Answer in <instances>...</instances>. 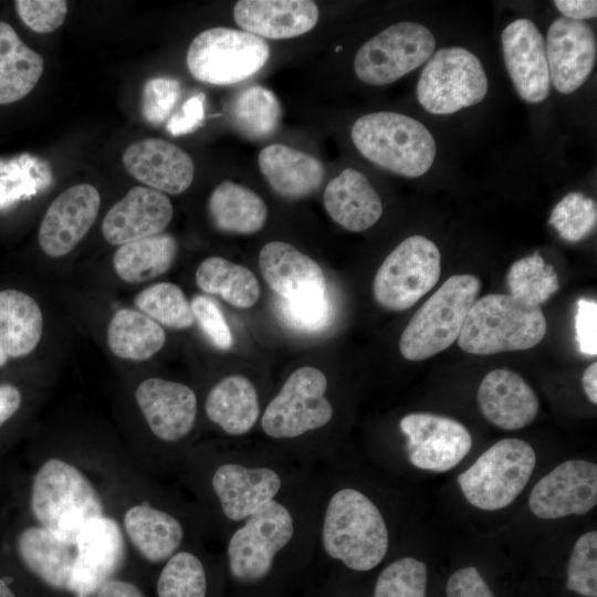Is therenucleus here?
I'll use <instances>...</instances> for the list:
<instances>
[{
    "label": "nucleus",
    "instance_id": "f257e3e1",
    "mask_svg": "<svg viewBox=\"0 0 597 597\" xmlns=\"http://www.w3.org/2000/svg\"><path fill=\"white\" fill-rule=\"evenodd\" d=\"M323 486L318 467L228 533L222 559L234 584L263 586L316 557Z\"/></svg>",
    "mask_w": 597,
    "mask_h": 597
},
{
    "label": "nucleus",
    "instance_id": "f03ea898",
    "mask_svg": "<svg viewBox=\"0 0 597 597\" xmlns=\"http://www.w3.org/2000/svg\"><path fill=\"white\" fill-rule=\"evenodd\" d=\"M182 468L199 500V510L222 541L232 528L315 470L268 443L190 450Z\"/></svg>",
    "mask_w": 597,
    "mask_h": 597
},
{
    "label": "nucleus",
    "instance_id": "7ed1b4c3",
    "mask_svg": "<svg viewBox=\"0 0 597 597\" xmlns=\"http://www.w3.org/2000/svg\"><path fill=\"white\" fill-rule=\"evenodd\" d=\"M322 467L324 486L318 515L316 556L358 573L387 557L389 526L379 504L343 478L332 461Z\"/></svg>",
    "mask_w": 597,
    "mask_h": 597
},
{
    "label": "nucleus",
    "instance_id": "20e7f679",
    "mask_svg": "<svg viewBox=\"0 0 597 597\" xmlns=\"http://www.w3.org/2000/svg\"><path fill=\"white\" fill-rule=\"evenodd\" d=\"M327 376L318 368L295 369L265 405L260 430L266 443L308 469L336 457L327 431L336 419Z\"/></svg>",
    "mask_w": 597,
    "mask_h": 597
},
{
    "label": "nucleus",
    "instance_id": "39448f33",
    "mask_svg": "<svg viewBox=\"0 0 597 597\" xmlns=\"http://www.w3.org/2000/svg\"><path fill=\"white\" fill-rule=\"evenodd\" d=\"M29 504L36 525L71 545L88 520L107 514L92 479L60 457L48 458L38 467Z\"/></svg>",
    "mask_w": 597,
    "mask_h": 597
},
{
    "label": "nucleus",
    "instance_id": "423d86ee",
    "mask_svg": "<svg viewBox=\"0 0 597 597\" xmlns=\"http://www.w3.org/2000/svg\"><path fill=\"white\" fill-rule=\"evenodd\" d=\"M546 331L541 306L510 294H489L476 298L471 306L458 344L474 355L524 350L537 345Z\"/></svg>",
    "mask_w": 597,
    "mask_h": 597
},
{
    "label": "nucleus",
    "instance_id": "0eeeda50",
    "mask_svg": "<svg viewBox=\"0 0 597 597\" xmlns=\"http://www.w3.org/2000/svg\"><path fill=\"white\" fill-rule=\"evenodd\" d=\"M358 151L390 172L416 178L433 164L437 148L428 128L396 112H375L359 117L350 132Z\"/></svg>",
    "mask_w": 597,
    "mask_h": 597
},
{
    "label": "nucleus",
    "instance_id": "6e6552de",
    "mask_svg": "<svg viewBox=\"0 0 597 597\" xmlns=\"http://www.w3.org/2000/svg\"><path fill=\"white\" fill-rule=\"evenodd\" d=\"M127 544L147 563L164 564L181 547L213 531L199 507L159 493L129 504L119 521Z\"/></svg>",
    "mask_w": 597,
    "mask_h": 597
},
{
    "label": "nucleus",
    "instance_id": "1a4fd4ad",
    "mask_svg": "<svg viewBox=\"0 0 597 597\" xmlns=\"http://www.w3.org/2000/svg\"><path fill=\"white\" fill-rule=\"evenodd\" d=\"M480 291L472 274H455L417 310L400 341L399 349L408 360L427 359L453 344Z\"/></svg>",
    "mask_w": 597,
    "mask_h": 597
},
{
    "label": "nucleus",
    "instance_id": "9d476101",
    "mask_svg": "<svg viewBox=\"0 0 597 597\" xmlns=\"http://www.w3.org/2000/svg\"><path fill=\"white\" fill-rule=\"evenodd\" d=\"M535 463V451L526 441L502 439L459 474L458 483L471 505L484 511L501 510L524 490Z\"/></svg>",
    "mask_w": 597,
    "mask_h": 597
},
{
    "label": "nucleus",
    "instance_id": "9b49d317",
    "mask_svg": "<svg viewBox=\"0 0 597 597\" xmlns=\"http://www.w3.org/2000/svg\"><path fill=\"white\" fill-rule=\"evenodd\" d=\"M269 56L270 48L264 39L220 27L199 33L189 45L186 61L196 80L231 85L259 72Z\"/></svg>",
    "mask_w": 597,
    "mask_h": 597
},
{
    "label": "nucleus",
    "instance_id": "f8f14e48",
    "mask_svg": "<svg viewBox=\"0 0 597 597\" xmlns=\"http://www.w3.org/2000/svg\"><path fill=\"white\" fill-rule=\"evenodd\" d=\"M488 93L481 61L461 46L434 52L421 71L417 98L429 113L448 115L480 103Z\"/></svg>",
    "mask_w": 597,
    "mask_h": 597
},
{
    "label": "nucleus",
    "instance_id": "ddd939ff",
    "mask_svg": "<svg viewBox=\"0 0 597 597\" xmlns=\"http://www.w3.org/2000/svg\"><path fill=\"white\" fill-rule=\"evenodd\" d=\"M440 273L438 247L423 235H411L400 242L377 270L374 297L386 310L405 311L437 284Z\"/></svg>",
    "mask_w": 597,
    "mask_h": 597
},
{
    "label": "nucleus",
    "instance_id": "4468645a",
    "mask_svg": "<svg viewBox=\"0 0 597 597\" xmlns=\"http://www.w3.org/2000/svg\"><path fill=\"white\" fill-rule=\"evenodd\" d=\"M436 48L432 32L417 22H399L364 43L354 60L366 84H390L425 63Z\"/></svg>",
    "mask_w": 597,
    "mask_h": 597
},
{
    "label": "nucleus",
    "instance_id": "2eb2a0df",
    "mask_svg": "<svg viewBox=\"0 0 597 597\" xmlns=\"http://www.w3.org/2000/svg\"><path fill=\"white\" fill-rule=\"evenodd\" d=\"M135 399L153 436L171 450L182 468L188 453L185 444L198 416V398L193 389L182 383L149 377L137 386Z\"/></svg>",
    "mask_w": 597,
    "mask_h": 597
},
{
    "label": "nucleus",
    "instance_id": "dca6fc26",
    "mask_svg": "<svg viewBox=\"0 0 597 597\" xmlns=\"http://www.w3.org/2000/svg\"><path fill=\"white\" fill-rule=\"evenodd\" d=\"M405 451L417 469L446 472L471 450L472 437L461 422L440 415L412 412L399 420Z\"/></svg>",
    "mask_w": 597,
    "mask_h": 597
},
{
    "label": "nucleus",
    "instance_id": "f3484780",
    "mask_svg": "<svg viewBox=\"0 0 597 597\" xmlns=\"http://www.w3.org/2000/svg\"><path fill=\"white\" fill-rule=\"evenodd\" d=\"M126 538L111 514L88 520L75 541V563L71 594L92 597L114 578L126 555Z\"/></svg>",
    "mask_w": 597,
    "mask_h": 597
},
{
    "label": "nucleus",
    "instance_id": "a211bd4d",
    "mask_svg": "<svg viewBox=\"0 0 597 597\" xmlns=\"http://www.w3.org/2000/svg\"><path fill=\"white\" fill-rule=\"evenodd\" d=\"M597 504V465L574 459L563 462L533 488L528 506L543 520L584 515Z\"/></svg>",
    "mask_w": 597,
    "mask_h": 597
},
{
    "label": "nucleus",
    "instance_id": "6ab92c4d",
    "mask_svg": "<svg viewBox=\"0 0 597 597\" xmlns=\"http://www.w3.org/2000/svg\"><path fill=\"white\" fill-rule=\"evenodd\" d=\"M545 48L551 83L562 94L578 90L595 67L596 35L584 21L556 19L547 30Z\"/></svg>",
    "mask_w": 597,
    "mask_h": 597
},
{
    "label": "nucleus",
    "instance_id": "aec40b11",
    "mask_svg": "<svg viewBox=\"0 0 597 597\" xmlns=\"http://www.w3.org/2000/svg\"><path fill=\"white\" fill-rule=\"evenodd\" d=\"M100 206V192L90 184L65 189L49 206L40 224L38 240L43 252L51 258L70 253L92 228Z\"/></svg>",
    "mask_w": 597,
    "mask_h": 597
},
{
    "label": "nucleus",
    "instance_id": "412c9836",
    "mask_svg": "<svg viewBox=\"0 0 597 597\" xmlns=\"http://www.w3.org/2000/svg\"><path fill=\"white\" fill-rule=\"evenodd\" d=\"M505 66L519 96L526 103H541L551 93L545 40L528 19L511 22L501 35Z\"/></svg>",
    "mask_w": 597,
    "mask_h": 597
},
{
    "label": "nucleus",
    "instance_id": "4be33fe9",
    "mask_svg": "<svg viewBox=\"0 0 597 597\" xmlns=\"http://www.w3.org/2000/svg\"><path fill=\"white\" fill-rule=\"evenodd\" d=\"M122 160L130 176L163 193L186 191L195 176L191 157L177 145L160 138H146L129 145Z\"/></svg>",
    "mask_w": 597,
    "mask_h": 597
},
{
    "label": "nucleus",
    "instance_id": "5701e85b",
    "mask_svg": "<svg viewBox=\"0 0 597 597\" xmlns=\"http://www.w3.org/2000/svg\"><path fill=\"white\" fill-rule=\"evenodd\" d=\"M172 214L174 208L166 195L137 186L111 207L103 220L102 232L108 243L122 245L161 233Z\"/></svg>",
    "mask_w": 597,
    "mask_h": 597
},
{
    "label": "nucleus",
    "instance_id": "b1692460",
    "mask_svg": "<svg viewBox=\"0 0 597 597\" xmlns=\"http://www.w3.org/2000/svg\"><path fill=\"white\" fill-rule=\"evenodd\" d=\"M259 266L269 287L284 301L326 295L321 266L290 243L268 242L260 251Z\"/></svg>",
    "mask_w": 597,
    "mask_h": 597
},
{
    "label": "nucleus",
    "instance_id": "393cba45",
    "mask_svg": "<svg viewBox=\"0 0 597 597\" xmlns=\"http://www.w3.org/2000/svg\"><path fill=\"white\" fill-rule=\"evenodd\" d=\"M476 400L483 416L504 430L528 426L540 408L531 386L509 369H494L486 374L479 386Z\"/></svg>",
    "mask_w": 597,
    "mask_h": 597
},
{
    "label": "nucleus",
    "instance_id": "a878e982",
    "mask_svg": "<svg viewBox=\"0 0 597 597\" xmlns=\"http://www.w3.org/2000/svg\"><path fill=\"white\" fill-rule=\"evenodd\" d=\"M263 409L258 387L240 374L221 378L209 389L203 402L207 419L230 438L250 433L259 425Z\"/></svg>",
    "mask_w": 597,
    "mask_h": 597
},
{
    "label": "nucleus",
    "instance_id": "bb28decb",
    "mask_svg": "<svg viewBox=\"0 0 597 597\" xmlns=\"http://www.w3.org/2000/svg\"><path fill=\"white\" fill-rule=\"evenodd\" d=\"M233 17L245 32L280 40L312 30L318 20V8L311 0H240Z\"/></svg>",
    "mask_w": 597,
    "mask_h": 597
},
{
    "label": "nucleus",
    "instance_id": "cd10ccee",
    "mask_svg": "<svg viewBox=\"0 0 597 597\" xmlns=\"http://www.w3.org/2000/svg\"><path fill=\"white\" fill-rule=\"evenodd\" d=\"M329 217L348 231L359 232L374 226L383 214V203L368 178L346 168L332 179L324 191Z\"/></svg>",
    "mask_w": 597,
    "mask_h": 597
},
{
    "label": "nucleus",
    "instance_id": "c85d7f7f",
    "mask_svg": "<svg viewBox=\"0 0 597 597\" xmlns=\"http://www.w3.org/2000/svg\"><path fill=\"white\" fill-rule=\"evenodd\" d=\"M258 163L272 190L287 199L310 196L325 177V168L317 158L284 144L264 147Z\"/></svg>",
    "mask_w": 597,
    "mask_h": 597
},
{
    "label": "nucleus",
    "instance_id": "c756f323",
    "mask_svg": "<svg viewBox=\"0 0 597 597\" xmlns=\"http://www.w3.org/2000/svg\"><path fill=\"white\" fill-rule=\"evenodd\" d=\"M15 548L23 565L51 588L71 591L75 546L35 523L17 536Z\"/></svg>",
    "mask_w": 597,
    "mask_h": 597
},
{
    "label": "nucleus",
    "instance_id": "7c9ffc66",
    "mask_svg": "<svg viewBox=\"0 0 597 597\" xmlns=\"http://www.w3.org/2000/svg\"><path fill=\"white\" fill-rule=\"evenodd\" d=\"M208 212L218 230L238 234L258 232L268 218L263 199L250 188L230 180L213 189L208 200Z\"/></svg>",
    "mask_w": 597,
    "mask_h": 597
},
{
    "label": "nucleus",
    "instance_id": "2f4dec72",
    "mask_svg": "<svg viewBox=\"0 0 597 597\" xmlns=\"http://www.w3.org/2000/svg\"><path fill=\"white\" fill-rule=\"evenodd\" d=\"M42 331V312L32 296L13 289L0 291V348L8 357L32 353Z\"/></svg>",
    "mask_w": 597,
    "mask_h": 597
},
{
    "label": "nucleus",
    "instance_id": "473e14b6",
    "mask_svg": "<svg viewBox=\"0 0 597 597\" xmlns=\"http://www.w3.org/2000/svg\"><path fill=\"white\" fill-rule=\"evenodd\" d=\"M43 71V57L29 48L9 23L0 21V105L27 96Z\"/></svg>",
    "mask_w": 597,
    "mask_h": 597
},
{
    "label": "nucleus",
    "instance_id": "72a5a7b5",
    "mask_svg": "<svg viewBox=\"0 0 597 597\" xmlns=\"http://www.w3.org/2000/svg\"><path fill=\"white\" fill-rule=\"evenodd\" d=\"M176 239L166 233L119 245L113 258L116 274L125 282L140 283L167 272L177 254Z\"/></svg>",
    "mask_w": 597,
    "mask_h": 597
},
{
    "label": "nucleus",
    "instance_id": "f704fd0d",
    "mask_svg": "<svg viewBox=\"0 0 597 597\" xmlns=\"http://www.w3.org/2000/svg\"><path fill=\"white\" fill-rule=\"evenodd\" d=\"M163 327L133 308L117 311L107 327V345L117 357L134 362L149 359L165 345Z\"/></svg>",
    "mask_w": 597,
    "mask_h": 597
},
{
    "label": "nucleus",
    "instance_id": "c9c22d12",
    "mask_svg": "<svg viewBox=\"0 0 597 597\" xmlns=\"http://www.w3.org/2000/svg\"><path fill=\"white\" fill-rule=\"evenodd\" d=\"M201 541L181 547L161 566L156 591L158 597H208L209 556Z\"/></svg>",
    "mask_w": 597,
    "mask_h": 597
},
{
    "label": "nucleus",
    "instance_id": "e433bc0d",
    "mask_svg": "<svg viewBox=\"0 0 597 597\" xmlns=\"http://www.w3.org/2000/svg\"><path fill=\"white\" fill-rule=\"evenodd\" d=\"M196 283L201 291L219 295L238 308L253 306L261 295L260 283L250 269L221 256H209L199 264Z\"/></svg>",
    "mask_w": 597,
    "mask_h": 597
},
{
    "label": "nucleus",
    "instance_id": "4c0bfd02",
    "mask_svg": "<svg viewBox=\"0 0 597 597\" xmlns=\"http://www.w3.org/2000/svg\"><path fill=\"white\" fill-rule=\"evenodd\" d=\"M281 116V105L274 93L260 85L241 91L229 107L232 126L250 139H265L273 135Z\"/></svg>",
    "mask_w": 597,
    "mask_h": 597
},
{
    "label": "nucleus",
    "instance_id": "58836bf2",
    "mask_svg": "<svg viewBox=\"0 0 597 597\" xmlns=\"http://www.w3.org/2000/svg\"><path fill=\"white\" fill-rule=\"evenodd\" d=\"M510 295L531 305L541 306L559 287L554 268L538 254L515 261L506 275Z\"/></svg>",
    "mask_w": 597,
    "mask_h": 597
},
{
    "label": "nucleus",
    "instance_id": "ea45409f",
    "mask_svg": "<svg viewBox=\"0 0 597 597\" xmlns=\"http://www.w3.org/2000/svg\"><path fill=\"white\" fill-rule=\"evenodd\" d=\"M135 305L158 324L184 329L195 323L190 302L182 290L169 282L156 283L139 292Z\"/></svg>",
    "mask_w": 597,
    "mask_h": 597
},
{
    "label": "nucleus",
    "instance_id": "a19ab883",
    "mask_svg": "<svg viewBox=\"0 0 597 597\" xmlns=\"http://www.w3.org/2000/svg\"><path fill=\"white\" fill-rule=\"evenodd\" d=\"M427 565L410 556L392 561L378 575L373 597H426Z\"/></svg>",
    "mask_w": 597,
    "mask_h": 597
},
{
    "label": "nucleus",
    "instance_id": "79ce46f5",
    "mask_svg": "<svg viewBox=\"0 0 597 597\" xmlns=\"http://www.w3.org/2000/svg\"><path fill=\"white\" fill-rule=\"evenodd\" d=\"M548 222L564 240L580 241L596 227V202L582 192H570L554 207Z\"/></svg>",
    "mask_w": 597,
    "mask_h": 597
},
{
    "label": "nucleus",
    "instance_id": "37998d69",
    "mask_svg": "<svg viewBox=\"0 0 597 597\" xmlns=\"http://www.w3.org/2000/svg\"><path fill=\"white\" fill-rule=\"evenodd\" d=\"M566 587L584 597H597V532L582 535L567 564Z\"/></svg>",
    "mask_w": 597,
    "mask_h": 597
},
{
    "label": "nucleus",
    "instance_id": "c03bdc74",
    "mask_svg": "<svg viewBox=\"0 0 597 597\" xmlns=\"http://www.w3.org/2000/svg\"><path fill=\"white\" fill-rule=\"evenodd\" d=\"M180 83L171 77L147 80L142 94V114L147 123L160 126L171 116L180 96Z\"/></svg>",
    "mask_w": 597,
    "mask_h": 597
},
{
    "label": "nucleus",
    "instance_id": "a18cd8bd",
    "mask_svg": "<svg viewBox=\"0 0 597 597\" xmlns=\"http://www.w3.org/2000/svg\"><path fill=\"white\" fill-rule=\"evenodd\" d=\"M281 306L286 323L302 332L314 333L322 331L326 327L331 317L327 294L297 301H283Z\"/></svg>",
    "mask_w": 597,
    "mask_h": 597
},
{
    "label": "nucleus",
    "instance_id": "49530a36",
    "mask_svg": "<svg viewBox=\"0 0 597 597\" xmlns=\"http://www.w3.org/2000/svg\"><path fill=\"white\" fill-rule=\"evenodd\" d=\"M14 8L22 22L36 33H51L60 28L67 14L64 0H17Z\"/></svg>",
    "mask_w": 597,
    "mask_h": 597
},
{
    "label": "nucleus",
    "instance_id": "de8ad7c7",
    "mask_svg": "<svg viewBox=\"0 0 597 597\" xmlns=\"http://www.w3.org/2000/svg\"><path fill=\"white\" fill-rule=\"evenodd\" d=\"M195 322L213 346L228 350L233 344L230 327L218 304L205 295H196L190 302Z\"/></svg>",
    "mask_w": 597,
    "mask_h": 597
},
{
    "label": "nucleus",
    "instance_id": "09e8293b",
    "mask_svg": "<svg viewBox=\"0 0 597 597\" xmlns=\"http://www.w3.org/2000/svg\"><path fill=\"white\" fill-rule=\"evenodd\" d=\"M575 339L583 354L595 356L597 354V303L596 301L579 298L575 315Z\"/></svg>",
    "mask_w": 597,
    "mask_h": 597
},
{
    "label": "nucleus",
    "instance_id": "8fccbe9b",
    "mask_svg": "<svg viewBox=\"0 0 597 597\" xmlns=\"http://www.w3.org/2000/svg\"><path fill=\"white\" fill-rule=\"evenodd\" d=\"M202 93L195 94L184 102L180 109L171 114L166 123V130L172 136H181L197 130L205 121Z\"/></svg>",
    "mask_w": 597,
    "mask_h": 597
},
{
    "label": "nucleus",
    "instance_id": "3c124183",
    "mask_svg": "<svg viewBox=\"0 0 597 597\" xmlns=\"http://www.w3.org/2000/svg\"><path fill=\"white\" fill-rule=\"evenodd\" d=\"M447 597H494L478 569L468 566L454 572L446 586Z\"/></svg>",
    "mask_w": 597,
    "mask_h": 597
},
{
    "label": "nucleus",
    "instance_id": "603ef678",
    "mask_svg": "<svg viewBox=\"0 0 597 597\" xmlns=\"http://www.w3.org/2000/svg\"><path fill=\"white\" fill-rule=\"evenodd\" d=\"M554 4L564 18L570 20L584 21L597 15L595 0H556Z\"/></svg>",
    "mask_w": 597,
    "mask_h": 597
},
{
    "label": "nucleus",
    "instance_id": "864d4df0",
    "mask_svg": "<svg viewBox=\"0 0 597 597\" xmlns=\"http://www.w3.org/2000/svg\"><path fill=\"white\" fill-rule=\"evenodd\" d=\"M21 402V392L14 385L0 384V427L15 415Z\"/></svg>",
    "mask_w": 597,
    "mask_h": 597
},
{
    "label": "nucleus",
    "instance_id": "5fc2aeb1",
    "mask_svg": "<svg viewBox=\"0 0 597 597\" xmlns=\"http://www.w3.org/2000/svg\"><path fill=\"white\" fill-rule=\"evenodd\" d=\"M94 597H145L143 591L133 583L113 578L106 582Z\"/></svg>",
    "mask_w": 597,
    "mask_h": 597
},
{
    "label": "nucleus",
    "instance_id": "6e6d98bb",
    "mask_svg": "<svg viewBox=\"0 0 597 597\" xmlns=\"http://www.w3.org/2000/svg\"><path fill=\"white\" fill-rule=\"evenodd\" d=\"M583 388L593 404H597V363H591L582 377Z\"/></svg>",
    "mask_w": 597,
    "mask_h": 597
},
{
    "label": "nucleus",
    "instance_id": "4d7b16f0",
    "mask_svg": "<svg viewBox=\"0 0 597 597\" xmlns=\"http://www.w3.org/2000/svg\"><path fill=\"white\" fill-rule=\"evenodd\" d=\"M0 597H15L13 590L2 578H0Z\"/></svg>",
    "mask_w": 597,
    "mask_h": 597
},
{
    "label": "nucleus",
    "instance_id": "13d9d810",
    "mask_svg": "<svg viewBox=\"0 0 597 597\" xmlns=\"http://www.w3.org/2000/svg\"><path fill=\"white\" fill-rule=\"evenodd\" d=\"M8 356L3 353V350L0 348V367L6 365L8 362Z\"/></svg>",
    "mask_w": 597,
    "mask_h": 597
}]
</instances>
